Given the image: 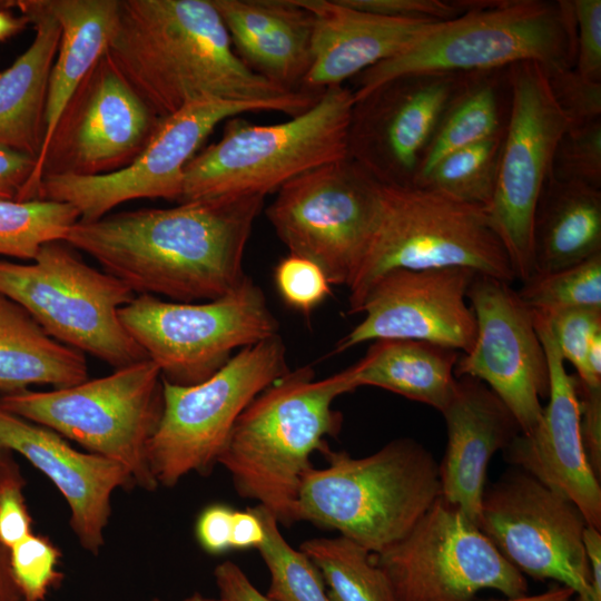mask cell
Segmentation results:
<instances>
[{"mask_svg":"<svg viewBox=\"0 0 601 601\" xmlns=\"http://www.w3.org/2000/svg\"><path fill=\"white\" fill-rule=\"evenodd\" d=\"M264 196L220 197L78 220L63 240L138 295L213 300L246 275L243 257Z\"/></svg>","mask_w":601,"mask_h":601,"instance_id":"cell-1","label":"cell"},{"mask_svg":"<svg viewBox=\"0 0 601 601\" xmlns=\"http://www.w3.org/2000/svg\"><path fill=\"white\" fill-rule=\"evenodd\" d=\"M106 53L161 119L208 98L265 104L294 117L321 96L252 71L211 0H118Z\"/></svg>","mask_w":601,"mask_h":601,"instance_id":"cell-2","label":"cell"},{"mask_svg":"<svg viewBox=\"0 0 601 601\" xmlns=\"http://www.w3.org/2000/svg\"><path fill=\"white\" fill-rule=\"evenodd\" d=\"M354 391L342 372L316 381L307 365L288 371L238 417L218 457L237 494L269 511L279 524L298 522L300 484L313 452L324 453L343 416L333 402Z\"/></svg>","mask_w":601,"mask_h":601,"instance_id":"cell-3","label":"cell"},{"mask_svg":"<svg viewBox=\"0 0 601 601\" xmlns=\"http://www.w3.org/2000/svg\"><path fill=\"white\" fill-rule=\"evenodd\" d=\"M572 0H471L400 55L358 75L354 101L383 82L411 73H474L534 61L544 70L573 68Z\"/></svg>","mask_w":601,"mask_h":601,"instance_id":"cell-4","label":"cell"},{"mask_svg":"<svg viewBox=\"0 0 601 601\" xmlns=\"http://www.w3.org/2000/svg\"><path fill=\"white\" fill-rule=\"evenodd\" d=\"M323 454L327 465L303 476L298 521L336 530L372 553L405 536L441 496L439 463L413 439L364 457L329 447Z\"/></svg>","mask_w":601,"mask_h":601,"instance_id":"cell-5","label":"cell"},{"mask_svg":"<svg viewBox=\"0 0 601 601\" xmlns=\"http://www.w3.org/2000/svg\"><path fill=\"white\" fill-rule=\"evenodd\" d=\"M353 90L326 88L306 111L275 125L230 118L221 138L184 170L178 204L277 193L295 177L347 158Z\"/></svg>","mask_w":601,"mask_h":601,"instance_id":"cell-6","label":"cell"},{"mask_svg":"<svg viewBox=\"0 0 601 601\" xmlns=\"http://www.w3.org/2000/svg\"><path fill=\"white\" fill-rule=\"evenodd\" d=\"M450 267L516 280L483 207L428 187L381 184L374 230L347 286L348 314H357L370 286L390 270Z\"/></svg>","mask_w":601,"mask_h":601,"instance_id":"cell-7","label":"cell"},{"mask_svg":"<svg viewBox=\"0 0 601 601\" xmlns=\"http://www.w3.org/2000/svg\"><path fill=\"white\" fill-rule=\"evenodd\" d=\"M164 406L162 378L150 359L47 392L0 395V407L125 465L136 485H159L148 461Z\"/></svg>","mask_w":601,"mask_h":601,"instance_id":"cell-8","label":"cell"},{"mask_svg":"<svg viewBox=\"0 0 601 601\" xmlns=\"http://www.w3.org/2000/svg\"><path fill=\"white\" fill-rule=\"evenodd\" d=\"M0 295L55 339L115 370L147 359L119 318L136 294L62 240L45 244L30 264L0 260Z\"/></svg>","mask_w":601,"mask_h":601,"instance_id":"cell-9","label":"cell"},{"mask_svg":"<svg viewBox=\"0 0 601 601\" xmlns=\"http://www.w3.org/2000/svg\"><path fill=\"white\" fill-rule=\"evenodd\" d=\"M287 372L285 345L277 334L239 349L198 384L162 380V414L148 447L158 485L173 487L194 472L209 474L244 410Z\"/></svg>","mask_w":601,"mask_h":601,"instance_id":"cell-10","label":"cell"},{"mask_svg":"<svg viewBox=\"0 0 601 601\" xmlns=\"http://www.w3.org/2000/svg\"><path fill=\"white\" fill-rule=\"evenodd\" d=\"M121 324L161 378L180 386L206 381L233 352L278 334V322L248 276L213 300L179 303L138 295L119 311Z\"/></svg>","mask_w":601,"mask_h":601,"instance_id":"cell-11","label":"cell"},{"mask_svg":"<svg viewBox=\"0 0 601 601\" xmlns=\"http://www.w3.org/2000/svg\"><path fill=\"white\" fill-rule=\"evenodd\" d=\"M381 183L352 159L308 170L278 189L266 216L288 253L348 286L377 218Z\"/></svg>","mask_w":601,"mask_h":601,"instance_id":"cell-12","label":"cell"},{"mask_svg":"<svg viewBox=\"0 0 601 601\" xmlns=\"http://www.w3.org/2000/svg\"><path fill=\"white\" fill-rule=\"evenodd\" d=\"M506 79L510 108L495 187L485 213L516 279L524 282L533 274L535 208L558 142L571 121L555 101L541 65L514 63L508 68Z\"/></svg>","mask_w":601,"mask_h":601,"instance_id":"cell-13","label":"cell"},{"mask_svg":"<svg viewBox=\"0 0 601 601\" xmlns=\"http://www.w3.org/2000/svg\"><path fill=\"white\" fill-rule=\"evenodd\" d=\"M374 559L396 601H474L486 589L506 599L528 594L524 574L442 496L405 536Z\"/></svg>","mask_w":601,"mask_h":601,"instance_id":"cell-14","label":"cell"},{"mask_svg":"<svg viewBox=\"0 0 601 601\" xmlns=\"http://www.w3.org/2000/svg\"><path fill=\"white\" fill-rule=\"evenodd\" d=\"M160 120L105 52L65 107L18 200L38 199L45 176H96L128 166Z\"/></svg>","mask_w":601,"mask_h":601,"instance_id":"cell-15","label":"cell"},{"mask_svg":"<svg viewBox=\"0 0 601 601\" xmlns=\"http://www.w3.org/2000/svg\"><path fill=\"white\" fill-rule=\"evenodd\" d=\"M477 526L522 574L591 595L583 514L529 473L514 467L484 490Z\"/></svg>","mask_w":601,"mask_h":601,"instance_id":"cell-16","label":"cell"},{"mask_svg":"<svg viewBox=\"0 0 601 601\" xmlns=\"http://www.w3.org/2000/svg\"><path fill=\"white\" fill-rule=\"evenodd\" d=\"M274 111L265 104L201 99L162 118L145 148L126 167L104 175L45 176L39 199L72 205L80 221L97 220L140 198L179 201L184 170L217 125L244 112Z\"/></svg>","mask_w":601,"mask_h":601,"instance_id":"cell-17","label":"cell"},{"mask_svg":"<svg viewBox=\"0 0 601 601\" xmlns=\"http://www.w3.org/2000/svg\"><path fill=\"white\" fill-rule=\"evenodd\" d=\"M467 300L476 319L471 348L462 353L455 377L483 382L510 410L521 433L539 423L549 396V366L532 309L511 284L476 274Z\"/></svg>","mask_w":601,"mask_h":601,"instance_id":"cell-18","label":"cell"},{"mask_svg":"<svg viewBox=\"0 0 601 601\" xmlns=\"http://www.w3.org/2000/svg\"><path fill=\"white\" fill-rule=\"evenodd\" d=\"M467 75H403L355 100L347 157L383 185L414 186L442 115Z\"/></svg>","mask_w":601,"mask_h":601,"instance_id":"cell-19","label":"cell"},{"mask_svg":"<svg viewBox=\"0 0 601 601\" xmlns=\"http://www.w3.org/2000/svg\"><path fill=\"white\" fill-rule=\"evenodd\" d=\"M476 273L469 268L393 269L367 289L364 318L335 347L341 353L377 339L423 341L466 353L476 319L467 300Z\"/></svg>","mask_w":601,"mask_h":601,"instance_id":"cell-20","label":"cell"},{"mask_svg":"<svg viewBox=\"0 0 601 601\" xmlns=\"http://www.w3.org/2000/svg\"><path fill=\"white\" fill-rule=\"evenodd\" d=\"M549 366V402L529 433H520L503 450L505 460L563 495L601 531V486L583 447L574 374L565 370L544 316L532 311Z\"/></svg>","mask_w":601,"mask_h":601,"instance_id":"cell-21","label":"cell"},{"mask_svg":"<svg viewBox=\"0 0 601 601\" xmlns=\"http://www.w3.org/2000/svg\"><path fill=\"white\" fill-rule=\"evenodd\" d=\"M0 447L22 455L56 485L79 543L97 554L105 544L112 493L136 484L130 471L106 456L79 452L57 432L1 407Z\"/></svg>","mask_w":601,"mask_h":601,"instance_id":"cell-22","label":"cell"},{"mask_svg":"<svg viewBox=\"0 0 601 601\" xmlns=\"http://www.w3.org/2000/svg\"><path fill=\"white\" fill-rule=\"evenodd\" d=\"M447 441L439 463L441 496L477 524L487 465L521 433L505 404L481 381L456 377L441 411Z\"/></svg>","mask_w":601,"mask_h":601,"instance_id":"cell-23","label":"cell"},{"mask_svg":"<svg viewBox=\"0 0 601 601\" xmlns=\"http://www.w3.org/2000/svg\"><path fill=\"white\" fill-rule=\"evenodd\" d=\"M298 2L313 16L312 62L302 90L316 93L400 55L439 23L374 14L342 0Z\"/></svg>","mask_w":601,"mask_h":601,"instance_id":"cell-24","label":"cell"},{"mask_svg":"<svg viewBox=\"0 0 601 601\" xmlns=\"http://www.w3.org/2000/svg\"><path fill=\"white\" fill-rule=\"evenodd\" d=\"M238 58L255 73L302 90L312 62L313 16L298 0H211Z\"/></svg>","mask_w":601,"mask_h":601,"instance_id":"cell-25","label":"cell"},{"mask_svg":"<svg viewBox=\"0 0 601 601\" xmlns=\"http://www.w3.org/2000/svg\"><path fill=\"white\" fill-rule=\"evenodd\" d=\"M2 7L18 9L33 26L35 36L27 50L0 72V147L38 159L60 26L43 0L4 1Z\"/></svg>","mask_w":601,"mask_h":601,"instance_id":"cell-26","label":"cell"},{"mask_svg":"<svg viewBox=\"0 0 601 601\" xmlns=\"http://www.w3.org/2000/svg\"><path fill=\"white\" fill-rule=\"evenodd\" d=\"M601 253V189L549 175L533 220V274L559 270Z\"/></svg>","mask_w":601,"mask_h":601,"instance_id":"cell-27","label":"cell"},{"mask_svg":"<svg viewBox=\"0 0 601 601\" xmlns=\"http://www.w3.org/2000/svg\"><path fill=\"white\" fill-rule=\"evenodd\" d=\"M461 354L423 341L377 339L342 373L353 390L380 387L441 412L452 395Z\"/></svg>","mask_w":601,"mask_h":601,"instance_id":"cell-28","label":"cell"},{"mask_svg":"<svg viewBox=\"0 0 601 601\" xmlns=\"http://www.w3.org/2000/svg\"><path fill=\"white\" fill-rule=\"evenodd\" d=\"M60 26V41L50 71L42 157L58 120L76 89L106 52L118 0H43Z\"/></svg>","mask_w":601,"mask_h":601,"instance_id":"cell-29","label":"cell"},{"mask_svg":"<svg viewBox=\"0 0 601 601\" xmlns=\"http://www.w3.org/2000/svg\"><path fill=\"white\" fill-rule=\"evenodd\" d=\"M88 380L85 354L51 337L13 300L0 295V393L31 385L66 388Z\"/></svg>","mask_w":601,"mask_h":601,"instance_id":"cell-30","label":"cell"},{"mask_svg":"<svg viewBox=\"0 0 601 601\" xmlns=\"http://www.w3.org/2000/svg\"><path fill=\"white\" fill-rule=\"evenodd\" d=\"M502 70L467 75L442 115L422 158L415 185L447 154L504 130L506 122L502 121L500 101Z\"/></svg>","mask_w":601,"mask_h":601,"instance_id":"cell-31","label":"cell"},{"mask_svg":"<svg viewBox=\"0 0 601 601\" xmlns=\"http://www.w3.org/2000/svg\"><path fill=\"white\" fill-rule=\"evenodd\" d=\"M328 587L331 601H396L374 553L357 542L338 535L314 538L299 545Z\"/></svg>","mask_w":601,"mask_h":601,"instance_id":"cell-32","label":"cell"},{"mask_svg":"<svg viewBox=\"0 0 601 601\" xmlns=\"http://www.w3.org/2000/svg\"><path fill=\"white\" fill-rule=\"evenodd\" d=\"M78 220L68 203L0 199V255L33 260L45 244L63 240Z\"/></svg>","mask_w":601,"mask_h":601,"instance_id":"cell-33","label":"cell"},{"mask_svg":"<svg viewBox=\"0 0 601 601\" xmlns=\"http://www.w3.org/2000/svg\"><path fill=\"white\" fill-rule=\"evenodd\" d=\"M504 130L447 154L415 186L428 187L485 209L495 187Z\"/></svg>","mask_w":601,"mask_h":601,"instance_id":"cell-34","label":"cell"},{"mask_svg":"<svg viewBox=\"0 0 601 601\" xmlns=\"http://www.w3.org/2000/svg\"><path fill=\"white\" fill-rule=\"evenodd\" d=\"M254 510L265 529V539L257 550L270 577L266 595L272 601H331L324 580L308 556L288 544L269 511L260 505Z\"/></svg>","mask_w":601,"mask_h":601,"instance_id":"cell-35","label":"cell"},{"mask_svg":"<svg viewBox=\"0 0 601 601\" xmlns=\"http://www.w3.org/2000/svg\"><path fill=\"white\" fill-rule=\"evenodd\" d=\"M518 293L532 311L542 313L601 308V253L559 270L534 273Z\"/></svg>","mask_w":601,"mask_h":601,"instance_id":"cell-36","label":"cell"},{"mask_svg":"<svg viewBox=\"0 0 601 601\" xmlns=\"http://www.w3.org/2000/svg\"><path fill=\"white\" fill-rule=\"evenodd\" d=\"M13 580L23 601H42L62 579L57 570L60 551L46 536L27 535L9 549Z\"/></svg>","mask_w":601,"mask_h":601,"instance_id":"cell-37","label":"cell"},{"mask_svg":"<svg viewBox=\"0 0 601 601\" xmlns=\"http://www.w3.org/2000/svg\"><path fill=\"white\" fill-rule=\"evenodd\" d=\"M551 174L601 189V119L568 128L558 142Z\"/></svg>","mask_w":601,"mask_h":601,"instance_id":"cell-38","label":"cell"},{"mask_svg":"<svg viewBox=\"0 0 601 601\" xmlns=\"http://www.w3.org/2000/svg\"><path fill=\"white\" fill-rule=\"evenodd\" d=\"M275 286L293 309L309 315L331 294V283L311 259L288 253L274 268Z\"/></svg>","mask_w":601,"mask_h":601,"instance_id":"cell-39","label":"cell"},{"mask_svg":"<svg viewBox=\"0 0 601 601\" xmlns=\"http://www.w3.org/2000/svg\"><path fill=\"white\" fill-rule=\"evenodd\" d=\"M538 313L546 319L563 361L573 365L579 380H584L590 344L601 333V308L573 307Z\"/></svg>","mask_w":601,"mask_h":601,"instance_id":"cell-40","label":"cell"},{"mask_svg":"<svg viewBox=\"0 0 601 601\" xmlns=\"http://www.w3.org/2000/svg\"><path fill=\"white\" fill-rule=\"evenodd\" d=\"M544 72L552 95L571 126L601 119V82L583 78L573 68Z\"/></svg>","mask_w":601,"mask_h":601,"instance_id":"cell-41","label":"cell"},{"mask_svg":"<svg viewBox=\"0 0 601 601\" xmlns=\"http://www.w3.org/2000/svg\"><path fill=\"white\" fill-rule=\"evenodd\" d=\"M575 22L573 69L583 78L601 82V1L572 0Z\"/></svg>","mask_w":601,"mask_h":601,"instance_id":"cell-42","label":"cell"},{"mask_svg":"<svg viewBox=\"0 0 601 601\" xmlns=\"http://www.w3.org/2000/svg\"><path fill=\"white\" fill-rule=\"evenodd\" d=\"M352 8L374 14L443 22L466 12L470 0H342Z\"/></svg>","mask_w":601,"mask_h":601,"instance_id":"cell-43","label":"cell"},{"mask_svg":"<svg viewBox=\"0 0 601 601\" xmlns=\"http://www.w3.org/2000/svg\"><path fill=\"white\" fill-rule=\"evenodd\" d=\"M24 485L22 475L0 485V541L8 549L32 533V520L23 495Z\"/></svg>","mask_w":601,"mask_h":601,"instance_id":"cell-44","label":"cell"},{"mask_svg":"<svg viewBox=\"0 0 601 601\" xmlns=\"http://www.w3.org/2000/svg\"><path fill=\"white\" fill-rule=\"evenodd\" d=\"M580 404V432L587 459L601 475V387L585 385L574 375Z\"/></svg>","mask_w":601,"mask_h":601,"instance_id":"cell-45","label":"cell"},{"mask_svg":"<svg viewBox=\"0 0 601 601\" xmlns=\"http://www.w3.org/2000/svg\"><path fill=\"white\" fill-rule=\"evenodd\" d=\"M233 514L234 510L221 503L208 505L200 512L195 532L204 551L218 555L230 550Z\"/></svg>","mask_w":601,"mask_h":601,"instance_id":"cell-46","label":"cell"},{"mask_svg":"<svg viewBox=\"0 0 601 601\" xmlns=\"http://www.w3.org/2000/svg\"><path fill=\"white\" fill-rule=\"evenodd\" d=\"M36 162L27 154L0 147V199H19Z\"/></svg>","mask_w":601,"mask_h":601,"instance_id":"cell-47","label":"cell"},{"mask_svg":"<svg viewBox=\"0 0 601 601\" xmlns=\"http://www.w3.org/2000/svg\"><path fill=\"white\" fill-rule=\"evenodd\" d=\"M214 578L219 597L227 601H272L249 580L239 565L231 561L218 564Z\"/></svg>","mask_w":601,"mask_h":601,"instance_id":"cell-48","label":"cell"},{"mask_svg":"<svg viewBox=\"0 0 601 601\" xmlns=\"http://www.w3.org/2000/svg\"><path fill=\"white\" fill-rule=\"evenodd\" d=\"M265 539V529L257 512L252 509L235 511L231 521L230 549L258 548Z\"/></svg>","mask_w":601,"mask_h":601,"instance_id":"cell-49","label":"cell"},{"mask_svg":"<svg viewBox=\"0 0 601 601\" xmlns=\"http://www.w3.org/2000/svg\"><path fill=\"white\" fill-rule=\"evenodd\" d=\"M584 545L591 566L592 593L589 597L574 594L569 601H601V531L588 525Z\"/></svg>","mask_w":601,"mask_h":601,"instance_id":"cell-50","label":"cell"},{"mask_svg":"<svg viewBox=\"0 0 601 601\" xmlns=\"http://www.w3.org/2000/svg\"><path fill=\"white\" fill-rule=\"evenodd\" d=\"M0 601H23L13 580L9 549L0 541Z\"/></svg>","mask_w":601,"mask_h":601,"instance_id":"cell-51","label":"cell"},{"mask_svg":"<svg viewBox=\"0 0 601 601\" xmlns=\"http://www.w3.org/2000/svg\"><path fill=\"white\" fill-rule=\"evenodd\" d=\"M28 20L21 16L16 17L0 6V41H3L22 31Z\"/></svg>","mask_w":601,"mask_h":601,"instance_id":"cell-52","label":"cell"},{"mask_svg":"<svg viewBox=\"0 0 601 601\" xmlns=\"http://www.w3.org/2000/svg\"><path fill=\"white\" fill-rule=\"evenodd\" d=\"M21 475L20 467L14 462L11 452L0 447V485Z\"/></svg>","mask_w":601,"mask_h":601,"instance_id":"cell-53","label":"cell"},{"mask_svg":"<svg viewBox=\"0 0 601 601\" xmlns=\"http://www.w3.org/2000/svg\"><path fill=\"white\" fill-rule=\"evenodd\" d=\"M149 601H164V600H161L159 598H154V599H151ZM180 601H227V600H225V599H223L220 597L217 598V599L209 598V597H206V595H204V594H201L199 592H194L193 594L186 597L185 599H183Z\"/></svg>","mask_w":601,"mask_h":601,"instance_id":"cell-54","label":"cell"}]
</instances>
